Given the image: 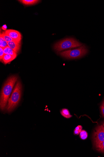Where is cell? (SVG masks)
<instances>
[{
  "label": "cell",
  "mask_w": 104,
  "mask_h": 157,
  "mask_svg": "<svg viewBox=\"0 0 104 157\" xmlns=\"http://www.w3.org/2000/svg\"><path fill=\"white\" fill-rule=\"evenodd\" d=\"M18 79V76L16 75L10 76L6 80L2 87L0 99V108L2 111H4L5 109L9 97Z\"/></svg>",
  "instance_id": "cell-1"
},
{
  "label": "cell",
  "mask_w": 104,
  "mask_h": 157,
  "mask_svg": "<svg viewBox=\"0 0 104 157\" xmlns=\"http://www.w3.org/2000/svg\"><path fill=\"white\" fill-rule=\"evenodd\" d=\"M22 86L21 83L19 80L16 83L9 99L6 107L7 112L12 111L19 104L22 95Z\"/></svg>",
  "instance_id": "cell-2"
},
{
  "label": "cell",
  "mask_w": 104,
  "mask_h": 157,
  "mask_svg": "<svg viewBox=\"0 0 104 157\" xmlns=\"http://www.w3.org/2000/svg\"><path fill=\"white\" fill-rule=\"evenodd\" d=\"M83 44L73 38H67L55 43L53 46L54 49L57 52L71 49L81 46Z\"/></svg>",
  "instance_id": "cell-3"
},
{
  "label": "cell",
  "mask_w": 104,
  "mask_h": 157,
  "mask_svg": "<svg viewBox=\"0 0 104 157\" xmlns=\"http://www.w3.org/2000/svg\"><path fill=\"white\" fill-rule=\"evenodd\" d=\"M88 50L84 45L75 49L69 50L59 53L63 57L68 59H75L82 57L87 54Z\"/></svg>",
  "instance_id": "cell-4"
},
{
  "label": "cell",
  "mask_w": 104,
  "mask_h": 157,
  "mask_svg": "<svg viewBox=\"0 0 104 157\" xmlns=\"http://www.w3.org/2000/svg\"><path fill=\"white\" fill-rule=\"evenodd\" d=\"M93 139L95 145L104 141V127L103 125L96 128L93 133Z\"/></svg>",
  "instance_id": "cell-5"
},
{
  "label": "cell",
  "mask_w": 104,
  "mask_h": 157,
  "mask_svg": "<svg viewBox=\"0 0 104 157\" xmlns=\"http://www.w3.org/2000/svg\"><path fill=\"white\" fill-rule=\"evenodd\" d=\"M3 33L11 38L14 41L20 42L22 39V35L20 32L11 29H9Z\"/></svg>",
  "instance_id": "cell-6"
},
{
  "label": "cell",
  "mask_w": 104,
  "mask_h": 157,
  "mask_svg": "<svg viewBox=\"0 0 104 157\" xmlns=\"http://www.w3.org/2000/svg\"><path fill=\"white\" fill-rule=\"evenodd\" d=\"M8 45L16 53H18L20 52L21 46L20 42L11 41L8 42Z\"/></svg>",
  "instance_id": "cell-7"
},
{
  "label": "cell",
  "mask_w": 104,
  "mask_h": 157,
  "mask_svg": "<svg viewBox=\"0 0 104 157\" xmlns=\"http://www.w3.org/2000/svg\"><path fill=\"white\" fill-rule=\"evenodd\" d=\"M16 57V56L11 55L9 54H5L2 61L5 64H8L15 59Z\"/></svg>",
  "instance_id": "cell-8"
},
{
  "label": "cell",
  "mask_w": 104,
  "mask_h": 157,
  "mask_svg": "<svg viewBox=\"0 0 104 157\" xmlns=\"http://www.w3.org/2000/svg\"><path fill=\"white\" fill-rule=\"evenodd\" d=\"M3 49V52L5 54H9L11 55L17 56V54L8 46H7Z\"/></svg>",
  "instance_id": "cell-9"
},
{
  "label": "cell",
  "mask_w": 104,
  "mask_h": 157,
  "mask_svg": "<svg viewBox=\"0 0 104 157\" xmlns=\"http://www.w3.org/2000/svg\"><path fill=\"white\" fill-rule=\"evenodd\" d=\"M19 1L24 5H30L35 4L40 1L38 0H22Z\"/></svg>",
  "instance_id": "cell-10"
},
{
  "label": "cell",
  "mask_w": 104,
  "mask_h": 157,
  "mask_svg": "<svg viewBox=\"0 0 104 157\" xmlns=\"http://www.w3.org/2000/svg\"><path fill=\"white\" fill-rule=\"evenodd\" d=\"M61 115L67 119H69L72 117V116L70 115L69 111L68 109H63L61 111Z\"/></svg>",
  "instance_id": "cell-11"
},
{
  "label": "cell",
  "mask_w": 104,
  "mask_h": 157,
  "mask_svg": "<svg viewBox=\"0 0 104 157\" xmlns=\"http://www.w3.org/2000/svg\"><path fill=\"white\" fill-rule=\"evenodd\" d=\"M97 150L104 153V141L98 145H95Z\"/></svg>",
  "instance_id": "cell-12"
},
{
  "label": "cell",
  "mask_w": 104,
  "mask_h": 157,
  "mask_svg": "<svg viewBox=\"0 0 104 157\" xmlns=\"http://www.w3.org/2000/svg\"><path fill=\"white\" fill-rule=\"evenodd\" d=\"M8 46V42L5 41L1 35H0V47L3 49Z\"/></svg>",
  "instance_id": "cell-13"
},
{
  "label": "cell",
  "mask_w": 104,
  "mask_h": 157,
  "mask_svg": "<svg viewBox=\"0 0 104 157\" xmlns=\"http://www.w3.org/2000/svg\"><path fill=\"white\" fill-rule=\"evenodd\" d=\"M80 136L81 139L84 140L87 138L88 134L86 131L82 130L80 133Z\"/></svg>",
  "instance_id": "cell-14"
},
{
  "label": "cell",
  "mask_w": 104,
  "mask_h": 157,
  "mask_svg": "<svg viewBox=\"0 0 104 157\" xmlns=\"http://www.w3.org/2000/svg\"><path fill=\"white\" fill-rule=\"evenodd\" d=\"M1 35L2 36V37L4 39L5 41L7 42L14 41V40L8 35H7L5 34L4 33H1Z\"/></svg>",
  "instance_id": "cell-15"
},
{
  "label": "cell",
  "mask_w": 104,
  "mask_h": 157,
  "mask_svg": "<svg viewBox=\"0 0 104 157\" xmlns=\"http://www.w3.org/2000/svg\"><path fill=\"white\" fill-rule=\"evenodd\" d=\"M5 54L4 52H3V48L1 47H0V60L1 61H2Z\"/></svg>",
  "instance_id": "cell-16"
},
{
  "label": "cell",
  "mask_w": 104,
  "mask_h": 157,
  "mask_svg": "<svg viewBox=\"0 0 104 157\" xmlns=\"http://www.w3.org/2000/svg\"><path fill=\"white\" fill-rule=\"evenodd\" d=\"M82 127L81 126H77L75 130L79 131L80 132H81V131L82 130Z\"/></svg>",
  "instance_id": "cell-17"
},
{
  "label": "cell",
  "mask_w": 104,
  "mask_h": 157,
  "mask_svg": "<svg viewBox=\"0 0 104 157\" xmlns=\"http://www.w3.org/2000/svg\"><path fill=\"white\" fill-rule=\"evenodd\" d=\"M100 109H101L102 115L104 117V107L102 105L100 106Z\"/></svg>",
  "instance_id": "cell-18"
},
{
  "label": "cell",
  "mask_w": 104,
  "mask_h": 157,
  "mask_svg": "<svg viewBox=\"0 0 104 157\" xmlns=\"http://www.w3.org/2000/svg\"><path fill=\"white\" fill-rule=\"evenodd\" d=\"M80 132L79 131L75 130H74V134L76 135H78L80 134Z\"/></svg>",
  "instance_id": "cell-19"
},
{
  "label": "cell",
  "mask_w": 104,
  "mask_h": 157,
  "mask_svg": "<svg viewBox=\"0 0 104 157\" xmlns=\"http://www.w3.org/2000/svg\"><path fill=\"white\" fill-rule=\"evenodd\" d=\"M102 105L104 107V100L103 101V102Z\"/></svg>",
  "instance_id": "cell-20"
},
{
  "label": "cell",
  "mask_w": 104,
  "mask_h": 157,
  "mask_svg": "<svg viewBox=\"0 0 104 157\" xmlns=\"http://www.w3.org/2000/svg\"><path fill=\"white\" fill-rule=\"evenodd\" d=\"M103 126L104 127V122L103 123Z\"/></svg>",
  "instance_id": "cell-21"
}]
</instances>
